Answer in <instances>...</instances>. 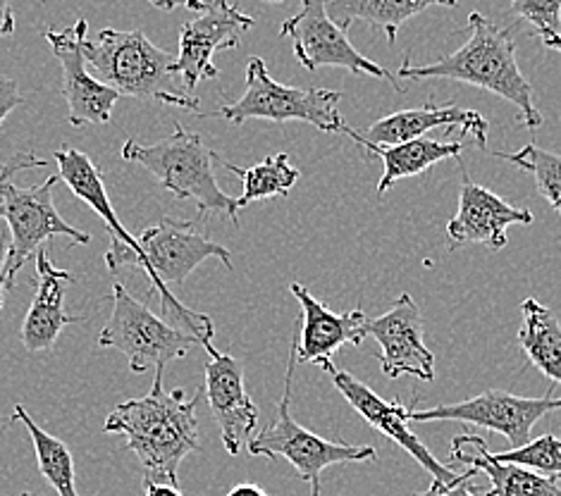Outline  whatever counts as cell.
Returning a JSON list of instances; mask_svg holds the SVG:
<instances>
[{
	"instance_id": "8992f818",
	"label": "cell",
	"mask_w": 561,
	"mask_h": 496,
	"mask_svg": "<svg viewBox=\"0 0 561 496\" xmlns=\"http://www.w3.org/2000/svg\"><path fill=\"white\" fill-rule=\"evenodd\" d=\"M342 91L330 89H297L275 82L263 58H251L247 65V91L234 103L220 105L218 115L227 123L242 125L247 119H271V123L313 125L325 134H346L352 129L340 115Z\"/></svg>"
},
{
	"instance_id": "9c48e42d",
	"label": "cell",
	"mask_w": 561,
	"mask_h": 496,
	"mask_svg": "<svg viewBox=\"0 0 561 496\" xmlns=\"http://www.w3.org/2000/svg\"><path fill=\"white\" fill-rule=\"evenodd\" d=\"M56 182L58 174H50L42 184L34 186H18L12 184V177L0 182V212L5 216L12 232V251L3 275V291L15 287V277L24 263L36 256L53 237H70L75 244L82 246L91 241L87 232L65 222L56 204H53Z\"/></svg>"
},
{
	"instance_id": "7402d4cb",
	"label": "cell",
	"mask_w": 561,
	"mask_h": 496,
	"mask_svg": "<svg viewBox=\"0 0 561 496\" xmlns=\"http://www.w3.org/2000/svg\"><path fill=\"white\" fill-rule=\"evenodd\" d=\"M451 461L469 465L490 477L492 489L483 496H561L557 480L533 473L528 468L497 461L488 441L471 432L451 439Z\"/></svg>"
},
{
	"instance_id": "7a4b0ae2",
	"label": "cell",
	"mask_w": 561,
	"mask_h": 496,
	"mask_svg": "<svg viewBox=\"0 0 561 496\" xmlns=\"http://www.w3.org/2000/svg\"><path fill=\"white\" fill-rule=\"evenodd\" d=\"M466 44L431 65H411L409 58L397 70L402 79H454L473 84L516 105L518 119L528 129L542 125V115L533 96V86L516 60V38L512 30L494 24L490 18L471 12L466 24Z\"/></svg>"
},
{
	"instance_id": "d590c367",
	"label": "cell",
	"mask_w": 561,
	"mask_h": 496,
	"mask_svg": "<svg viewBox=\"0 0 561 496\" xmlns=\"http://www.w3.org/2000/svg\"><path fill=\"white\" fill-rule=\"evenodd\" d=\"M144 496H184L180 487L168 482H144Z\"/></svg>"
},
{
	"instance_id": "f35d334b",
	"label": "cell",
	"mask_w": 561,
	"mask_h": 496,
	"mask_svg": "<svg viewBox=\"0 0 561 496\" xmlns=\"http://www.w3.org/2000/svg\"><path fill=\"white\" fill-rule=\"evenodd\" d=\"M22 496H34V494H30V492H24V494H22Z\"/></svg>"
},
{
	"instance_id": "4fadbf2b",
	"label": "cell",
	"mask_w": 561,
	"mask_h": 496,
	"mask_svg": "<svg viewBox=\"0 0 561 496\" xmlns=\"http://www.w3.org/2000/svg\"><path fill=\"white\" fill-rule=\"evenodd\" d=\"M251 15L227 0H210L202 15L190 20L180 32V50L175 56V70L190 96L206 79H216L220 70L213 58L220 50H232L242 44V36L253 26Z\"/></svg>"
},
{
	"instance_id": "277c9868",
	"label": "cell",
	"mask_w": 561,
	"mask_h": 496,
	"mask_svg": "<svg viewBox=\"0 0 561 496\" xmlns=\"http://www.w3.org/2000/svg\"><path fill=\"white\" fill-rule=\"evenodd\" d=\"M87 65L105 86L146 103H165L198 113L202 103L186 93L175 70V56L158 48L141 30H103L84 38Z\"/></svg>"
},
{
	"instance_id": "603a6c76",
	"label": "cell",
	"mask_w": 561,
	"mask_h": 496,
	"mask_svg": "<svg viewBox=\"0 0 561 496\" xmlns=\"http://www.w3.org/2000/svg\"><path fill=\"white\" fill-rule=\"evenodd\" d=\"M435 5L457 8L459 0H325L328 15L340 30L346 32L356 20H364L373 30L382 32L390 44L397 42L404 22Z\"/></svg>"
},
{
	"instance_id": "4316f807",
	"label": "cell",
	"mask_w": 561,
	"mask_h": 496,
	"mask_svg": "<svg viewBox=\"0 0 561 496\" xmlns=\"http://www.w3.org/2000/svg\"><path fill=\"white\" fill-rule=\"evenodd\" d=\"M12 423H22L34 441L38 471L48 480V485L58 492V496H79L75 487V459L65 441L48 435L44 427H38L36 420L26 413L24 406H15L10 413Z\"/></svg>"
},
{
	"instance_id": "6da1fadb",
	"label": "cell",
	"mask_w": 561,
	"mask_h": 496,
	"mask_svg": "<svg viewBox=\"0 0 561 496\" xmlns=\"http://www.w3.org/2000/svg\"><path fill=\"white\" fill-rule=\"evenodd\" d=\"M163 372L165 368L156 370L149 394L115 406L105 418L103 430L125 437L127 449L139 459L144 482H168L180 487L178 473L182 461L202 449L196 418L202 392L192 399L184 389L165 392Z\"/></svg>"
},
{
	"instance_id": "cb8c5ba5",
	"label": "cell",
	"mask_w": 561,
	"mask_h": 496,
	"mask_svg": "<svg viewBox=\"0 0 561 496\" xmlns=\"http://www.w3.org/2000/svg\"><path fill=\"white\" fill-rule=\"evenodd\" d=\"M463 141H433V139H413L397 146H376L370 149V158H380L385 172L378 182V194H387L399 180L416 177V174L433 168L439 160L461 158Z\"/></svg>"
},
{
	"instance_id": "5b68a950",
	"label": "cell",
	"mask_w": 561,
	"mask_h": 496,
	"mask_svg": "<svg viewBox=\"0 0 561 496\" xmlns=\"http://www.w3.org/2000/svg\"><path fill=\"white\" fill-rule=\"evenodd\" d=\"M119 155L127 163L149 170L158 184L175 198L194 200L202 216H225L239 224L237 200L220 189L213 170L220 155L204 141L202 134L186 131L175 123V134H170L168 139L151 146L129 139Z\"/></svg>"
},
{
	"instance_id": "4dcf8cb0",
	"label": "cell",
	"mask_w": 561,
	"mask_h": 496,
	"mask_svg": "<svg viewBox=\"0 0 561 496\" xmlns=\"http://www.w3.org/2000/svg\"><path fill=\"white\" fill-rule=\"evenodd\" d=\"M48 163L44 158L34 155L32 151H24V153H18L12 155L8 163L0 165V182L12 177L15 172H22V170H32V168H46ZM10 251H12V232H10V224L5 220L3 212H0V297H3V275H5V265H8V258H10Z\"/></svg>"
},
{
	"instance_id": "e0dca14e",
	"label": "cell",
	"mask_w": 561,
	"mask_h": 496,
	"mask_svg": "<svg viewBox=\"0 0 561 496\" xmlns=\"http://www.w3.org/2000/svg\"><path fill=\"white\" fill-rule=\"evenodd\" d=\"M56 163L58 177L68 184L70 192L79 200H84L105 224V232L111 237V246L108 253H105V265H108V270L113 275L123 273L125 267L137 270L139 241L125 230V224L119 222L117 212L113 210L108 189H105L103 182V170L93 163L84 151L72 149V146H62V149L56 151Z\"/></svg>"
},
{
	"instance_id": "3957f363",
	"label": "cell",
	"mask_w": 561,
	"mask_h": 496,
	"mask_svg": "<svg viewBox=\"0 0 561 496\" xmlns=\"http://www.w3.org/2000/svg\"><path fill=\"white\" fill-rule=\"evenodd\" d=\"M137 270H141L151 281L149 293H156V299L160 303V318H165L170 325L192 334L202 346L213 344V337H216L213 320L204 313L190 311V308L182 305V301L168 289V285L182 287L186 277L208 258H218L227 270H232L230 251L198 232L194 222H184L175 218H163L158 224L146 227L137 237Z\"/></svg>"
},
{
	"instance_id": "7c38bea8",
	"label": "cell",
	"mask_w": 561,
	"mask_h": 496,
	"mask_svg": "<svg viewBox=\"0 0 561 496\" xmlns=\"http://www.w3.org/2000/svg\"><path fill=\"white\" fill-rule=\"evenodd\" d=\"M554 411H561V396L554 399L552 392H547L542 399H524L504 392V389H488V392L469 401H459V404H439L425 411L411 406V420H451L478 425L485 427V430L500 432L510 441L512 449H518L530 441L533 425Z\"/></svg>"
},
{
	"instance_id": "2e32d148",
	"label": "cell",
	"mask_w": 561,
	"mask_h": 496,
	"mask_svg": "<svg viewBox=\"0 0 561 496\" xmlns=\"http://www.w3.org/2000/svg\"><path fill=\"white\" fill-rule=\"evenodd\" d=\"M210 360L206 364V399L213 418L220 427L225 451L230 455L242 453L244 445L259 425V406L247 392L244 364L234 356L218 351L213 344L204 346Z\"/></svg>"
},
{
	"instance_id": "8d00e7d4",
	"label": "cell",
	"mask_w": 561,
	"mask_h": 496,
	"mask_svg": "<svg viewBox=\"0 0 561 496\" xmlns=\"http://www.w3.org/2000/svg\"><path fill=\"white\" fill-rule=\"evenodd\" d=\"M227 496H268V492L261 489L259 485H251V482H244V485H237L227 492Z\"/></svg>"
},
{
	"instance_id": "ab89813d",
	"label": "cell",
	"mask_w": 561,
	"mask_h": 496,
	"mask_svg": "<svg viewBox=\"0 0 561 496\" xmlns=\"http://www.w3.org/2000/svg\"><path fill=\"white\" fill-rule=\"evenodd\" d=\"M0 308H3V297H0Z\"/></svg>"
},
{
	"instance_id": "83f0119b",
	"label": "cell",
	"mask_w": 561,
	"mask_h": 496,
	"mask_svg": "<svg viewBox=\"0 0 561 496\" xmlns=\"http://www.w3.org/2000/svg\"><path fill=\"white\" fill-rule=\"evenodd\" d=\"M520 170L530 172L538 182L540 194L547 198L559 216H561V155L540 149L536 143H528L518 153H494Z\"/></svg>"
},
{
	"instance_id": "e575fe53",
	"label": "cell",
	"mask_w": 561,
	"mask_h": 496,
	"mask_svg": "<svg viewBox=\"0 0 561 496\" xmlns=\"http://www.w3.org/2000/svg\"><path fill=\"white\" fill-rule=\"evenodd\" d=\"M153 8L160 10H178V8H190L194 12H202L206 8L204 0H149Z\"/></svg>"
},
{
	"instance_id": "44dd1931",
	"label": "cell",
	"mask_w": 561,
	"mask_h": 496,
	"mask_svg": "<svg viewBox=\"0 0 561 496\" xmlns=\"http://www.w3.org/2000/svg\"><path fill=\"white\" fill-rule=\"evenodd\" d=\"M36 275L38 287L22 325V344L32 354L48 351L65 327L82 323V318L65 313V291L75 281L72 273L58 267L42 249L36 253Z\"/></svg>"
},
{
	"instance_id": "484cf974",
	"label": "cell",
	"mask_w": 561,
	"mask_h": 496,
	"mask_svg": "<svg viewBox=\"0 0 561 496\" xmlns=\"http://www.w3.org/2000/svg\"><path fill=\"white\" fill-rule=\"evenodd\" d=\"M222 163V168L230 170L232 174H237L242 180V196L237 198V208L242 210L256 200H265V198H275V196H287L294 184L299 182L301 172L291 165V160L287 153H273L265 160H261L259 165L253 168H237L227 160H218Z\"/></svg>"
},
{
	"instance_id": "74e56055",
	"label": "cell",
	"mask_w": 561,
	"mask_h": 496,
	"mask_svg": "<svg viewBox=\"0 0 561 496\" xmlns=\"http://www.w3.org/2000/svg\"><path fill=\"white\" fill-rule=\"evenodd\" d=\"M265 3H279V0H265Z\"/></svg>"
},
{
	"instance_id": "ffe728a7",
	"label": "cell",
	"mask_w": 561,
	"mask_h": 496,
	"mask_svg": "<svg viewBox=\"0 0 561 496\" xmlns=\"http://www.w3.org/2000/svg\"><path fill=\"white\" fill-rule=\"evenodd\" d=\"M289 289L304 311L301 327L294 334L297 337L299 364H328V360L335 358L342 346L364 344L368 323L364 308L332 313L323 301H318L299 281H294Z\"/></svg>"
},
{
	"instance_id": "8fae6325",
	"label": "cell",
	"mask_w": 561,
	"mask_h": 496,
	"mask_svg": "<svg viewBox=\"0 0 561 496\" xmlns=\"http://www.w3.org/2000/svg\"><path fill=\"white\" fill-rule=\"evenodd\" d=\"M320 368L330 374L332 384H335L337 392L346 401H350V406L360 415V418H364L370 427H376V430L380 435H385L387 439H392L397 447H402L411 455V459H416V463L423 468L425 473L433 475L431 489H447V487L459 485V482H463V480H471L478 475V471H473V468H469L463 475H459V473H454L449 465L439 463L435 459L433 451L411 432V427H409L411 406H404L399 399L387 401V399L378 396L370 387L358 382L354 374L337 370L332 360H328V364H320Z\"/></svg>"
},
{
	"instance_id": "f1b7e54d",
	"label": "cell",
	"mask_w": 561,
	"mask_h": 496,
	"mask_svg": "<svg viewBox=\"0 0 561 496\" xmlns=\"http://www.w3.org/2000/svg\"><path fill=\"white\" fill-rule=\"evenodd\" d=\"M494 455H497V461L502 463H514L545 477L561 480V437L542 435L540 439H533L524 447Z\"/></svg>"
},
{
	"instance_id": "9a60e30c",
	"label": "cell",
	"mask_w": 561,
	"mask_h": 496,
	"mask_svg": "<svg viewBox=\"0 0 561 496\" xmlns=\"http://www.w3.org/2000/svg\"><path fill=\"white\" fill-rule=\"evenodd\" d=\"M425 320L411 293H402L392 308L380 318L366 323V337L380 344L376 356L382 372L390 380L411 374L421 382L435 380V356L425 346Z\"/></svg>"
},
{
	"instance_id": "ac0fdd59",
	"label": "cell",
	"mask_w": 561,
	"mask_h": 496,
	"mask_svg": "<svg viewBox=\"0 0 561 496\" xmlns=\"http://www.w3.org/2000/svg\"><path fill=\"white\" fill-rule=\"evenodd\" d=\"M512 224H533V210L506 204L494 192L476 184L469 177V172L463 170L459 210L447 222V239L451 249L463 244H485L492 251H502L510 244L506 230Z\"/></svg>"
},
{
	"instance_id": "ba28073f",
	"label": "cell",
	"mask_w": 561,
	"mask_h": 496,
	"mask_svg": "<svg viewBox=\"0 0 561 496\" xmlns=\"http://www.w3.org/2000/svg\"><path fill=\"white\" fill-rule=\"evenodd\" d=\"M113 315L101 330L96 346L115 348L129 360V370L144 374L184 358L198 344L196 337L170 325L144 301L135 299L125 285H113Z\"/></svg>"
},
{
	"instance_id": "f546056e",
	"label": "cell",
	"mask_w": 561,
	"mask_h": 496,
	"mask_svg": "<svg viewBox=\"0 0 561 496\" xmlns=\"http://www.w3.org/2000/svg\"><path fill=\"white\" fill-rule=\"evenodd\" d=\"M512 12L547 48L561 53V0H512Z\"/></svg>"
},
{
	"instance_id": "30bf717a",
	"label": "cell",
	"mask_w": 561,
	"mask_h": 496,
	"mask_svg": "<svg viewBox=\"0 0 561 496\" xmlns=\"http://www.w3.org/2000/svg\"><path fill=\"white\" fill-rule=\"evenodd\" d=\"M279 36L291 38L294 56L309 72L320 67H344L352 74H368L382 79L397 93H404L399 79L356 50L344 30L330 20L325 0H301V10L279 26Z\"/></svg>"
},
{
	"instance_id": "836d02e7",
	"label": "cell",
	"mask_w": 561,
	"mask_h": 496,
	"mask_svg": "<svg viewBox=\"0 0 561 496\" xmlns=\"http://www.w3.org/2000/svg\"><path fill=\"white\" fill-rule=\"evenodd\" d=\"M18 30L15 10H12L10 0H0V36H12Z\"/></svg>"
},
{
	"instance_id": "d4e9b609",
	"label": "cell",
	"mask_w": 561,
	"mask_h": 496,
	"mask_svg": "<svg viewBox=\"0 0 561 496\" xmlns=\"http://www.w3.org/2000/svg\"><path fill=\"white\" fill-rule=\"evenodd\" d=\"M524 325L518 330L520 351L536 366L545 378L561 384V323L552 308L542 305L536 299L520 303Z\"/></svg>"
},
{
	"instance_id": "5bb4252c",
	"label": "cell",
	"mask_w": 561,
	"mask_h": 496,
	"mask_svg": "<svg viewBox=\"0 0 561 496\" xmlns=\"http://www.w3.org/2000/svg\"><path fill=\"white\" fill-rule=\"evenodd\" d=\"M89 32L87 20H77L65 30H48L46 42L53 48L62 70L60 93L68 101V119L72 127L108 125L119 93L105 86L101 79L89 70L84 56V38Z\"/></svg>"
},
{
	"instance_id": "52a82bcc",
	"label": "cell",
	"mask_w": 561,
	"mask_h": 496,
	"mask_svg": "<svg viewBox=\"0 0 561 496\" xmlns=\"http://www.w3.org/2000/svg\"><path fill=\"white\" fill-rule=\"evenodd\" d=\"M297 364H299L297 337H294L287 374H285V392L277 406V418L268 427H263L256 437H251L247 447L251 455L287 459L301 480L311 482L313 496H320V475H323L325 468L340 465V463L378 461V451L373 447L340 445V441L323 439L320 435L306 430V427H301L291 418L289 399H291V382H294V370H297Z\"/></svg>"
},
{
	"instance_id": "d6986e66",
	"label": "cell",
	"mask_w": 561,
	"mask_h": 496,
	"mask_svg": "<svg viewBox=\"0 0 561 496\" xmlns=\"http://www.w3.org/2000/svg\"><path fill=\"white\" fill-rule=\"evenodd\" d=\"M437 127H445L449 131L454 127H459L463 129V134H469V137L476 139L480 149H488L490 125L483 115L476 111H463L459 105H445L443 108V105H437L433 99L421 105V108L387 115L364 131L352 129L350 139L358 143L360 149L370 151L376 149V146H397L413 139H423L425 131Z\"/></svg>"
},
{
	"instance_id": "d6a6232c",
	"label": "cell",
	"mask_w": 561,
	"mask_h": 496,
	"mask_svg": "<svg viewBox=\"0 0 561 496\" xmlns=\"http://www.w3.org/2000/svg\"><path fill=\"white\" fill-rule=\"evenodd\" d=\"M411 496H478V489L471 485V480H463L459 485L447 487V489H427V492H416Z\"/></svg>"
},
{
	"instance_id": "1f68e13d",
	"label": "cell",
	"mask_w": 561,
	"mask_h": 496,
	"mask_svg": "<svg viewBox=\"0 0 561 496\" xmlns=\"http://www.w3.org/2000/svg\"><path fill=\"white\" fill-rule=\"evenodd\" d=\"M22 103H24V99L20 96V86L15 79L0 77V127H3L5 117L15 108H20Z\"/></svg>"
}]
</instances>
